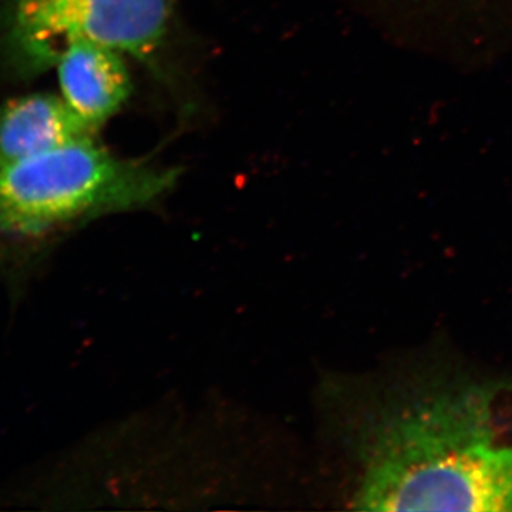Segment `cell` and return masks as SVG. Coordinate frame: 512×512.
Wrapping results in <instances>:
<instances>
[{"label":"cell","instance_id":"6da1fadb","mask_svg":"<svg viewBox=\"0 0 512 512\" xmlns=\"http://www.w3.org/2000/svg\"><path fill=\"white\" fill-rule=\"evenodd\" d=\"M355 447V510L512 511V379L431 366L389 377Z\"/></svg>","mask_w":512,"mask_h":512},{"label":"cell","instance_id":"7a4b0ae2","mask_svg":"<svg viewBox=\"0 0 512 512\" xmlns=\"http://www.w3.org/2000/svg\"><path fill=\"white\" fill-rule=\"evenodd\" d=\"M178 173L111 153L97 137L0 167V231L35 238L83 218L140 210Z\"/></svg>","mask_w":512,"mask_h":512},{"label":"cell","instance_id":"3957f363","mask_svg":"<svg viewBox=\"0 0 512 512\" xmlns=\"http://www.w3.org/2000/svg\"><path fill=\"white\" fill-rule=\"evenodd\" d=\"M174 0H5L9 35L35 69L55 66L67 43L93 40L153 63L170 33Z\"/></svg>","mask_w":512,"mask_h":512},{"label":"cell","instance_id":"277c9868","mask_svg":"<svg viewBox=\"0 0 512 512\" xmlns=\"http://www.w3.org/2000/svg\"><path fill=\"white\" fill-rule=\"evenodd\" d=\"M123 56L113 47L76 39L57 57L63 100L96 131L123 109L133 89Z\"/></svg>","mask_w":512,"mask_h":512},{"label":"cell","instance_id":"5b68a950","mask_svg":"<svg viewBox=\"0 0 512 512\" xmlns=\"http://www.w3.org/2000/svg\"><path fill=\"white\" fill-rule=\"evenodd\" d=\"M62 96L37 93L0 109V167L97 137Z\"/></svg>","mask_w":512,"mask_h":512}]
</instances>
